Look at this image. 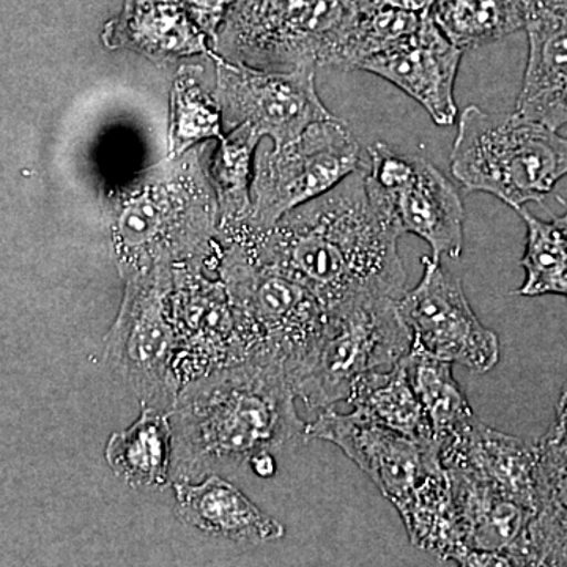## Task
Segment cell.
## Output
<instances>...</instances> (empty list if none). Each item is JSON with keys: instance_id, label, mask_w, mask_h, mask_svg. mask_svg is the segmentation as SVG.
I'll return each instance as SVG.
<instances>
[{"instance_id": "d6a6232c", "label": "cell", "mask_w": 567, "mask_h": 567, "mask_svg": "<svg viewBox=\"0 0 567 567\" xmlns=\"http://www.w3.org/2000/svg\"><path fill=\"white\" fill-rule=\"evenodd\" d=\"M518 3H520L522 9L525 11V18H528L529 14L544 7L543 0H518Z\"/></svg>"}, {"instance_id": "ac0fdd59", "label": "cell", "mask_w": 567, "mask_h": 567, "mask_svg": "<svg viewBox=\"0 0 567 567\" xmlns=\"http://www.w3.org/2000/svg\"><path fill=\"white\" fill-rule=\"evenodd\" d=\"M525 31L528 61L516 112L558 132L567 125V18L540 7Z\"/></svg>"}, {"instance_id": "6da1fadb", "label": "cell", "mask_w": 567, "mask_h": 567, "mask_svg": "<svg viewBox=\"0 0 567 567\" xmlns=\"http://www.w3.org/2000/svg\"><path fill=\"white\" fill-rule=\"evenodd\" d=\"M401 237L363 164L270 229L240 227L219 241L244 245L260 262L308 286L328 309L358 297L399 300L406 292Z\"/></svg>"}, {"instance_id": "83f0119b", "label": "cell", "mask_w": 567, "mask_h": 567, "mask_svg": "<svg viewBox=\"0 0 567 567\" xmlns=\"http://www.w3.org/2000/svg\"><path fill=\"white\" fill-rule=\"evenodd\" d=\"M194 24L215 43L233 0H182Z\"/></svg>"}, {"instance_id": "8992f818", "label": "cell", "mask_w": 567, "mask_h": 567, "mask_svg": "<svg viewBox=\"0 0 567 567\" xmlns=\"http://www.w3.org/2000/svg\"><path fill=\"white\" fill-rule=\"evenodd\" d=\"M218 276L229 295L248 360L282 365L290 382L308 361L327 306L308 286L257 260L238 241H219Z\"/></svg>"}, {"instance_id": "4fadbf2b", "label": "cell", "mask_w": 567, "mask_h": 567, "mask_svg": "<svg viewBox=\"0 0 567 567\" xmlns=\"http://www.w3.org/2000/svg\"><path fill=\"white\" fill-rule=\"evenodd\" d=\"M421 264V281L398 301L412 349L480 374L492 371L499 361L498 336L480 322L461 279L431 256Z\"/></svg>"}, {"instance_id": "4316f807", "label": "cell", "mask_w": 567, "mask_h": 567, "mask_svg": "<svg viewBox=\"0 0 567 567\" xmlns=\"http://www.w3.org/2000/svg\"><path fill=\"white\" fill-rule=\"evenodd\" d=\"M424 13L393 7L357 11L328 66L358 70L365 59L388 50L415 31Z\"/></svg>"}, {"instance_id": "e0dca14e", "label": "cell", "mask_w": 567, "mask_h": 567, "mask_svg": "<svg viewBox=\"0 0 567 567\" xmlns=\"http://www.w3.org/2000/svg\"><path fill=\"white\" fill-rule=\"evenodd\" d=\"M175 514L189 527L234 543L267 544L281 539L284 527L219 475L174 483Z\"/></svg>"}, {"instance_id": "30bf717a", "label": "cell", "mask_w": 567, "mask_h": 567, "mask_svg": "<svg viewBox=\"0 0 567 567\" xmlns=\"http://www.w3.org/2000/svg\"><path fill=\"white\" fill-rule=\"evenodd\" d=\"M361 166L360 144L346 122L333 117L312 123L295 140L257 153L251 210L244 226L270 229L284 215L330 192Z\"/></svg>"}, {"instance_id": "4dcf8cb0", "label": "cell", "mask_w": 567, "mask_h": 567, "mask_svg": "<svg viewBox=\"0 0 567 567\" xmlns=\"http://www.w3.org/2000/svg\"><path fill=\"white\" fill-rule=\"evenodd\" d=\"M249 465L252 466L254 473L260 477H271L276 473V462L271 453L259 454L249 462Z\"/></svg>"}, {"instance_id": "f546056e", "label": "cell", "mask_w": 567, "mask_h": 567, "mask_svg": "<svg viewBox=\"0 0 567 567\" xmlns=\"http://www.w3.org/2000/svg\"><path fill=\"white\" fill-rule=\"evenodd\" d=\"M546 435L567 445V383H565L561 393H559L555 421Z\"/></svg>"}, {"instance_id": "ffe728a7", "label": "cell", "mask_w": 567, "mask_h": 567, "mask_svg": "<svg viewBox=\"0 0 567 567\" xmlns=\"http://www.w3.org/2000/svg\"><path fill=\"white\" fill-rule=\"evenodd\" d=\"M128 429L114 432L104 457L115 476L137 491H159L173 484V425L169 413L141 405Z\"/></svg>"}, {"instance_id": "7402d4cb", "label": "cell", "mask_w": 567, "mask_h": 567, "mask_svg": "<svg viewBox=\"0 0 567 567\" xmlns=\"http://www.w3.org/2000/svg\"><path fill=\"white\" fill-rule=\"evenodd\" d=\"M420 399L436 446L464 431L476 420L464 391L454 379L453 363L412 349L402 358Z\"/></svg>"}, {"instance_id": "3957f363", "label": "cell", "mask_w": 567, "mask_h": 567, "mask_svg": "<svg viewBox=\"0 0 567 567\" xmlns=\"http://www.w3.org/2000/svg\"><path fill=\"white\" fill-rule=\"evenodd\" d=\"M205 147L169 156L115 200L111 244L123 281L159 268H204L218 275L219 208Z\"/></svg>"}, {"instance_id": "52a82bcc", "label": "cell", "mask_w": 567, "mask_h": 567, "mask_svg": "<svg viewBox=\"0 0 567 567\" xmlns=\"http://www.w3.org/2000/svg\"><path fill=\"white\" fill-rule=\"evenodd\" d=\"M354 14L347 0H233L213 51L265 71L328 66Z\"/></svg>"}, {"instance_id": "44dd1931", "label": "cell", "mask_w": 567, "mask_h": 567, "mask_svg": "<svg viewBox=\"0 0 567 567\" xmlns=\"http://www.w3.org/2000/svg\"><path fill=\"white\" fill-rule=\"evenodd\" d=\"M346 402L364 420L416 442L435 443L431 424L402 360L391 368L361 375L353 383Z\"/></svg>"}, {"instance_id": "277c9868", "label": "cell", "mask_w": 567, "mask_h": 567, "mask_svg": "<svg viewBox=\"0 0 567 567\" xmlns=\"http://www.w3.org/2000/svg\"><path fill=\"white\" fill-rule=\"evenodd\" d=\"M305 439L338 446L395 507L410 543L442 559L450 537V484L435 443L331 406L306 424Z\"/></svg>"}, {"instance_id": "484cf974", "label": "cell", "mask_w": 567, "mask_h": 567, "mask_svg": "<svg viewBox=\"0 0 567 567\" xmlns=\"http://www.w3.org/2000/svg\"><path fill=\"white\" fill-rule=\"evenodd\" d=\"M196 66H183L171 92L169 156L224 136L221 111L215 93L205 89Z\"/></svg>"}, {"instance_id": "f1b7e54d", "label": "cell", "mask_w": 567, "mask_h": 567, "mask_svg": "<svg viewBox=\"0 0 567 567\" xmlns=\"http://www.w3.org/2000/svg\"><path fill=\"white\" fill-rule=\"evenodd\" d=\"M347 2L357 11L377 9V7H393V9L424 13V11L431 10L436 0H347Z\"/></svg>"}, {"instance_id": "9c48e42d", "label": "cell", "mask_w": 567, "mask_h": 567, "mask_svg": "<svg viewBox=\"0 0 567 567\" xmlns=\"http://www.w3.org/2000/svg\"><path fill=\"white\" fill-rule=\"evenodd\" d=\"M174 270L126 279L118 315L104 339V360L132 388L141 405L171 412L183 383L167 295Z\"/></svg>"}, {"instance_id": "603a6c76", "label": "cell", "mask_w": 567, "mask_h": 567, "mask_svg": "<svg viewBox=\"0 0 567 567\" xmlns=\"http://www.w3.org/2000/svg\"><path fill=\"white\" fill-rule=\"evenodd\" d=\"M260 141L251 130L240 126L224 134L208 158V177L219 208L218 237L248 221L254 158Z\"/></svg>"}, {"instance_id": "5b68a950", "label": "cell", "mask_w": 567, "mask_h": 567, "mask_svg": "<svg viewBox=\"0 0 567 567\" xmlns=\"http://www.w3.org/2000/svg\"><path fill=\"white\" fill-rule=\"evenodd\" d=\"M451 173L470 193H486L520 210L543 203L567 175V137L514 114L465 107L450 158Z\"/></svg>"}, {"instance_id": "5bb4252c", "label": "cell", "mask_w": 567, "mask_h": 567, "mask_svg": "<svg viewBox=\"0 0 567 567\" xmlns=\"http://www.w3.org/2000/svg\"><path fill=\"white\" fill-rule=\"evenodd\" d=\"M167 312L178 344L182 383L248 360L229 295L218 275L177 268Z\"/></svg>"}, {"instance_id": "7c38bea8", "label": "cell", "mask_w": 567, "mask_h": 567, "mask_svg": "<svg viewBox=\"0 0 567 567\" xmlns=\"http://www.w3.org/2000/svg\"><path fill=\"white\" fill-rule=\"evenodd\" d=\"M368 181L382 194L402 235L431 246L432 259H458L464 249L465 208L454 183L421 156L402 155L383 142L368 148Z\"/></svg>"}, {"instance_id": "9a60e30c", "label": "cell", "mask_w": 567, "mask_h": 567, "mask_svg": "<svg viewBox=\"0 0 567 567\" xmlns=\"http://www.w3.org/2000/svg\"><path fill=\"white\" fill-rule=\"evenodd\" d=\"M464 54L425 11L415 31L365 59L358 70L391 82L420 103L436 125L451 126L457 117L454 87Z\"/></svg>"}, {"instance_id": "7a4b0ae2", "label": "cell", "mask_w": 567, "mask_h": 567, "mask_svg": "<svg viewBox=\"0 0 567 567\" xmlns=\"http://www.w3.org/2000/svg\"><path fill=\"white\" fill-rule=\"evenodd\" d=\"M295 399L286 369L271 361L245 360L186 382L169 412L173 484L305 442Z\"/></svg>"}, {"instance_id": "8fae6325", "label": "cell", "mask_w": 567, "mask_h": 567, "mask_svg": "<svg viewBox=\"0 0 567 567\" xmlns=\"http://www.w3.org/2000/svg\"><path fill=\"white\" fill-rule=\"evenodd\" d=\"M215 99L224 132L251 130L275 145L300 136L312 123L336 117L316 89V69L265 71L215 54Z\"/></svg>"}, {"instance_id": "cb8c5ba5", "label": "cell", "mask_w": 567, "mask_h": 567, "mask_svg": "<svg viewBox=\"0 0 567 567\" xmlns=\"http://www.w3.org/2000/svg\"><path fill=\"white\" fill-rule=\"evenodd\" d=\"M429 13L443 35L464 52L524 31L527 24L518 0H436Z\"/></svg>"}, {"instance_id": "ba28073f", "label": "cell", "mask_w": 567, "mask_h": 567, "mask_svg": "<svg viewBox=\"0 0 567 567\" xmlns=\"http://www.w3.org/2000/svg\"><path fill=\"white\" fill-rule=\"evenodd\" d=\"M390 297H358L328 308L322 334L293 379V393L311 410L347 401L361 375L388 369L412 350L413 339Z\"/></svg>"}, {"instance_id": "2e32d148", "label": "cell", "mask_w": 567, "mask_h": 567, "mask_svg": "<svg viewBox=\"0 0 567 567\" xmlns=\"http://www.w3.org/2000/svg\"><path fill=\"white\" fill-rule=\"evenodd\" d=\"M102 40L110 50L137 52L158 65L192 55L215 58L212 40L194 24L182 0H123Z\"/></svg>"}, {"instance_id": "1f68e13d", "label": "cell", "mask_w": 567, "mask_h": 567, "mask_svg": "<svg viewBox=\"0 0 567 567\" xmlns=\"http://www.w3.org/2000/svg\"><path fill=\"white\" fill-rule=\"evenodd\" d=\"M546 9L554 11L559 17L567 18V0H543Z\"/></svg>"}, {"instance_id": "d6986e66", "label": "cell", "mask_w": 567, "mask_h": 567, "mask_svg": "<svg viewBox=\"0 0 567 567\" xmlns=\"http://www.w3.org/2000/svg\"><path fill=\"white\" fill-rule=\"evenodd\" d=\"M536 443V513L524 566H567V445L547 435Z\"/></svg>"}, {"instance_id": "d4e9b609", "label": "cell", "mask_w": 567, "mask_h": 567, "mask_svg": "<svg viewBox=\"0 0 567 567\" xmlns=\"http://www.w3.org/2000/svg\"><path fill=\"white\" fill-rule=\"evenodd\" d=\"M517 213L527 226V241L520 259L525 279L516 293L567 300V210L551 219L537 218L525 207Z\"/></svg>"}]
</instances>
